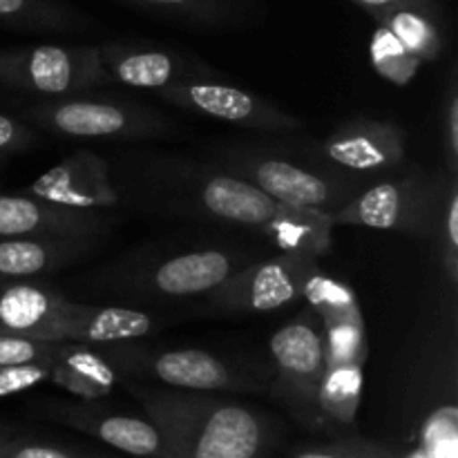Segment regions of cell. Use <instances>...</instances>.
<instances>
[{
  "instance_id": "obj_1",
  "label": "cell",
  "mask_w": 458,
  "mask_h": 458,
  "mask_svg": "<svg viewBox=\"0 0 458 458\" xmlns=\"http://www.w3.org/2000/svg\"><path fill=\"white\" fill-rule=\"evenodd\" d=\"M128 161L130 195L155 210L244 231L276 246L277 253L320 259L334 246L327 213L273 199L246 179L213 161L182 155H139Z\"/></svg>"
},
{
  "instance_id": "obj_2",
  "label": "cell",
  "mask_w": 458,
  "mask_h": 458,
  "mask_svg": "<svg viewBox=\"0 0 458 458\" xmlns=\"http://www.w3.org/2000/svg\"><path fill=\"white\" fill-rule=\"evenodd\" d=\"M164 438V458H267L273 425L249 403L121 378Z\"/></svg>"
},
{
  "instance_id": "obj_3",
  "label": "cell",
  "mask_w": 458,
  "mask_h": 458,
  "mask_svg": "<svg viewBox=\"0 0 458 458\" xmlns=\"http://www.w3.org/2000/svg\"><path fill=\"white\" fill-rule=\"evenodd\" d=\"M161 322L157 313L123 304L74 302L40 280L0 282V334L40 343L107 344L146 338Z\"/></svg>"
},
{
  "instance_id": "obj_4",
  "label": "cell",
  "mask_w": 458,
  "mask_h": 458,
  "mask_svg": "<svg viewBox=\"0 0 458 458\" xmlns=\"http://www.w3.org/2000/svg\"><path fill=\"white\" fill-rule=\"evenodd\" d=\"M250 264V253L233 244H201L186 249L146 250L116 259L94 273V293L123 302H173L204 298L226 277Z\"/></svg>"
},
{
  "instance_id": "obj_5",
  "label": "cell",
  "mask_w": 458,
  "mask_h": 458,
  "mask_svg": "<svg viewBox=\"0 0 458 458\" xmlns=\"http://www.w3.org/2000/svg\"><path fill=\"white\" fill-rule=\"evenodd\" d=\"M208 161L246 179L282 204L327 215L343 208L367 186V182L360 179L331 173L309 161L304 165L300 161L286 159L280 152L246 143L217 146Z\"/></svg>"
},
{
  "instance_id": "obj_6",
  "label": "cell",
  "mask_w": 458,
  "mask_h": 458,
  "mask_svg": "<svg viewBox=\"0 0 458 458\" xmlns=\"http://www.w3.org/2000/svg\"><path fill=\"white\" fill-rule=\"evenodd\" d=\"M97 349L121 378L186 392L258 394L268 389V378L204 349H148L134 340L97 344Z\"/></svg>"
},
{
  "instance_id": "obj_7",
  "label": "cell",
  "mask_w": 458,
  "mask_h": 458,
  "mask_svg": "<svg viewBox=\"0 0 458 458\" xmlns=\"http://www.w3.org/2000/svg\"><path fill=\"white\" fill-rule=\"evenodd\" d=\"M450 174L429 173L419 165L387 174L367 183L352 201L331 213V224L335 228H374L429 240L437 231Z\"/></svg>"
},
{
  "instance_id": "obj_8",
  "label": "cell",
  "mask_w": 458,
  "mask_h": 458,
  "mask_svg": "<svg viewBox=\"0 0 458 458\" xmlns=\"http://www.w3.org/2000/svg\"><path fill=\"white\" fill-rule=\"evenodd\" d=\"M31 128L61 139L94 141H143L173 132L174 125L164 112L119 97L38 98L25 107Z\"/></svg>"
},
{
  "instance_id": "obj_9",
  "label": "cell",
  "mask_w": 458,
  "mask_h": 458,
  "mask_svg": "<svg viewBox=\"0 0 458 458\" xmlns=\"http://www.w3.org/2000/svg\"><path fill=\"white\" fill-rule=\"evenodd\" d=\"M110 83L98 45L34 43L0 49V85L38 98L89 94Z\"/></svg>"
},
{
  "instance_id": "obj_10",
  "label": "cell",
  "mask_w": 458,
  "mask_h": 458,
  "mask_svg": "<svg viewBox=\"0 0 458 458\" xmlns=\"http://www.w3.org/2000/svg\"><path fill=\"white\" fill-rule=\"evenodd\" d=\"M273 383H268L273 396L307 428L322 429L318 414V389L325 374V347L322 327L316 313L304 309L295 320L271 335Z\"/></svg>"
},
{
  "instance_id": "obj_11",
  "label": "cell",
  "mask_w": 458,
  "mask_h": 458,
  "mask_svg": "<svg viewBox=\"0 0 458 458\" xmlns=\"http://www.w3.org/2000/svg\"><path fill=\"white\" fill-rule=\"evenodd\" d=\"M318 268V258L304 253H277L250 262L201 298L204 311L215 316L276 311L302 298Z\"/></svg>"
},
{
  "instance_id": "obj_12",
  "label": "cell",
  "mask_w": 458,
  "mask_h": 458,
  "mask_svg": "<svg viewBox=\"0 0 458 458\" xmlns=\"http://www.w3.org/2000/svg\"><path fill=\"white\" fill-rule=\"evenodd\" d=\"M405 155L407 137L401 125L356 116L344 121L320 143H311L304 159L331 173L369 183L380 174L401 168Z\"/></svg>"
},
{
  "instance_id": "obj_13",
  "label": "cell",
  "mask_w": 458,
  "mask_h": 458,
  "mask_svg": "<svg viewBox=\"0 0 458 458\" xmlns=\"http://www.w3.org/2000/svg\"><path fill=\"white\" fill-rule=\"evenodd\" d=\"M155 97L179 110L222 121V123L240 125L253 132L293 134L304 128V121L300 116L291 114L277 103L219 79L170 85V88L157 89Z\"/></svg>"
},
{
  "instance_id": "obj_14",
  "label": "cell",
  "mask_w": 458,
  "mask_h": 458,
  "mask_svg": "<svg viewBox=\"0 0 458 458\" xmlns=\"http://www.w3.org/2000/svg\"><path fill=\"white\" fill-rule=\"evenodd\" d=\"M98 52L110 81L152 94L170 85L219 79L215 67L159 43L116 38L98 45Z\"/></svg>"
},
{
  "instance_id": "obj_15",
  "label": "cell",
  "mask_w": 458,
  "mask_h": 458,
  "mask_svg": "<svg viewBox=\"0 0 458 458\" xmlns=\"http://www.w3.org/2000/svg\"><path fill=\"white\" fill-rule=\"evenodd\" d=\"M40 419L79 429L114 450L137 458H164L165 447L159 429L148 419L112 411L101 401H43L36 407Z\"/></svg>"
},
{
  "instance_id": "obj_16",
  "label": "cell",
  "mask_w": 458,
  "mask_h": 458,
  "mask_svg": "<svg viewBox=\"0 0 458 458\" xmlns=\"http://www.w3.org/2000/svg\"><path fill=\"white\" fill-rule=\"evenodd\" d=\"M22 192L74 210H114L121 206V192L112 182L110 164L92 150L67 155Z\"/></svg>"
},
{
  "instance_id": "obj_17",
  "label": "cell",
  "mask_w": 458,
  "mask_h": 458,
  "mask_svg": "<svg viewBox=\"0 0 458 458\" xmlns=\"http://www.w3.org/2000/svg\"><path fill=\"white\" fill-rule=\"evenodd\" d=\"M116 226L112 210H74L31 197L27 192H0V240L7 237H98Z\"/></svg>"
},
{
  "instance_id": "obj_18",
  "label": "cell",
  "mask_w": 458,
  "mask_h": 458,
  "mask_svg": "<svg viewBox=\"0 0 458 458\" xmlns=\"http://www.w3.org/2000/svg\"><path fill=\"white\" fill-rule=\"evenodd\" d=\"M98 237H7L0 240V282L40 280L97 253Z\"/></svg>"
},
{
  "instance_id": "obj_19",
  "label": "cell",
  "mask_w": 458,
  "mask_h": 458,
  "mask_svg": "<svg viewBox=\"0 0 458 458\" xmlns=\"http://www.w3.org/2000/svg\"><path fill=\"white\" fill-rule=\"evenodd\" d=\"M49 383L81 401H103L121 385V374L98 353L97 344L61 343Z\"/></svg>"
},
{
  "instance_id": "obj_20",
  "label": "cell",
  "mask_w": 458,
  "mask_h": 458,
  "mask_svg": "<svg viewBox=\"0 0 458 458\" xmlns=\"http://www.w3.org/2000/svg\"><path fill=\"white\" fill-rule=\"evenodd\" d=\"M85 16L65 0H0V27L30 34H85L92 27Z\"/></svg>"
},
{
  "instance_id": "obj_21",
  "label": "cell",
  "mask_w": 458,
  "mask_h": 458,
  "mask_svg": "<svg viewBox=\"0 0 458 458\" xmlns=\"http://www.w3.org/2000/svg\"><path fill=\"white\" fill-rule=\"evenodd\" d=\"M441 12L423 7H398L374 16L376 25L392 31L403 47L419 61L432 63L445 49V31L441 27Z\"/></svg>"
},
{
  "instance_id": "obj_22",
  "label": "cell",
  "mask_w": 458,
  "mask_h": 458,
  "mask_svg": "<svg viewBox=\"0 0 458 458\" xmlns=\"http://www.w3.org/2000/svg\"><path fill=\"white\" fill-rule=\"evenodd\" d=\"M123 4L164 21L204 30H226L244 21V7L237 0H121Z\"/></svg>"
},
{
  "instance_id": "obj_23",
  "label": "cell",
  "mask_w": 458,
  "mask_h": 458,
  "mask_svg": "<svg viewBox=\"0 0 458 458\" xmlns=\"http://www.w3.org/2000/svg\"><path fill=\"white\" fill-rule=\"evenodd\" d=\"M362 369L365 365H358V362L325 367L320 389H318V414H320L322 429L352 428L356 423L362 394V374H365Z\"/></svg>"
},
{
  "instance_id": "obj_24",
  "label": "cell",
  "mask_w": 458,
  "mask_h": 458,
  "mask_svg": "<svg viewBox=\"0 0 458 458\" xmlns=\"http://www.w3.org/2000/svg\"><path fill=\"white\" fill-rule=\"evenodd\" d=\"M302 298L307 300L316 318H320V325L335 320H365L352 286L325 276L320 268L309 277Z\"/></svg>"
},
{
  "instance_id": "obj_25",
  "label": "cell",
  "mask_w": 458,
  "mask_h": 458,
  "mask_svg": "<svg viewBox=\"0 0 458 458\" xmlns=\"http://www.w3.org/2000/svg\"><path fill=\"white\" fill-rule=\"evenodd\" d=\"M369 61L380 79H385L392 85H398V88L410 85L416 79L420 67H423V61H419L414 54L407 52L401 45V40L380 25L376 27L374 36H371Z\"/></svg>"
},
{
  "instance_id": "obj_26",
  "label": "cell",
  "mask_w": 458,
  "mask_h": 458,
  "mask_svg": "<svg viewBox=\"0 0 458 458\" xmlns=\"http://www.w3.org/2000/svg\"><path fill=\"white\" fill-rule=\"evenodd\" d=\"M322 347H325V367L365 365L369 360L365 320H335L322 322Z\"/></svg>"
},
{
  "instance_id": "obj_27",
  "label": "cell",
  "mask_w": 458,
  "mask_h": 458,
  "mask_svg": "<svg viewBox=\"0 0 458 458\" xmlns=\"http://www.w3.org/2000/svg\"><path fill=\"white\" fill-rule=\"evenodd\" d=\"M419 452L423 458L458 456V411L454 403L437 407L425 416Z\"/></svg>"
},
{
  "instance_id": "obj_28",
  "label": "cell",
  "mask_w": 458,
  "mask_h": 458,
  "mask_svg": "<svg viewBox=\"0 0 458 458\" xmlns=\"http://www.w3.org/2000/svg\"><path fill=\"white\" fill-rule=\"evenodd\" d=\"M434 237L441 244V262L447 280L454 286L458 282V174H450Z\"/></svg>"
},
{
  "instance_id": "obj_29",
  "label": "cell",
  "mask_w": 458,
  "mask_h": 458,
  "mask_svg": "<svg viewBox=\"0 0 458 458\" xmlns=\"http://www.w3.org/2000/svg\"><path fill=\"white\" fill-rule=\"evenodd\" d=\"M293 458H401V454L383 443L353 437L340 438V441L327 443V445L309 447V450L298 452Z\"/></svg>"
},
{
  "instance_id": "obj_30",
  "label": "cell",
  "mask_w": 458,
  "mask_h": 458,
  "mask_svg": "<svg viewBox=\"0 0 458 458\" xmlns=\"http://www.w3.org/2000/svg\"><path fill=\"white\" fill-rule=\"evenodd\" d=\"M0 458H85L65 447L38 441L9 428H0Z\"/></svg>"
},
{
  "instance_id": "obj_31",
  "label": "cell",
  "mask_w": 458,
  "mask_h": 458,
  "mask_svg": "<svg viewBox=\"0 0 458 458\" xmlns=\"http://www.w3.org/2000/svg\"><path fill=\"white\" fill-rule=\"evenodd\" d=\"M54 358H47V360H38V362H30V365L0 367V398L13 396V394L30 392V389L38 387V385L49 383V376H52V367H54Z\"/></svg>"
},
{
  "instance_id": "obj_32",
  "label": "cell",
  "mask_w": 458,
  "mask_h": 458,
  "mask_svg": "<svg viewBox=\"0 0 458 458\" xmlns=\"http://www.w3.org/2000/svg\"><path fill=\"white\" fill-rule=\"evenodd\" d=\"M61 343H40L21 335L0 334V367L30 365L56 356Z\"/></svg>"
},
{
  "instance_id": "obj_33",
  "label": "cell",
  "mask_w": 458,
  "mask_h": 458,
  "mask_svg": "<svg viewBox=\"0 0 458 458\" xmlns=\"http://www.w3.org/2000/svg\"><path fill=\"white\" fill-rule=\"evenodd\" d=\"M36 143V128L18 116L0 114V164L9 157L30 150Z\"/></svg>"
},
{
  "instance_id": "obj_34",
  "label": "cell",
  "mask_w": 458,
  "mask_h": 458,
  "mask_svg": "<svg viewBox=\"0 0 458 458\" xmlns=\"http://www.w3.org/2000/svg\"><path fill=\"white\" fill-rule=\"evenodd\" d=\"M445 146H447V165H450V173L458 174V92H456V83H452L450 94H447Z\"/></svg>"
},
{
  "instance_id": "obj_35",
  "label": "cell",
  "mask_w": 458,
  "mask_h": 458,
  "mask_svg": "<svg viewBox=\"0 0 458 458\" xmlns=\"http://www.w3.org/2000/svg\"><path fill=\"white\" fill-rule=\"evenodd\" d=\"M353 4H358L360 9H365L371 18L380 16L385 12H392V9L398 7H423L429 9V12H441L443 7L438 0H352Z\"/></svg>"
}]
</instances>
